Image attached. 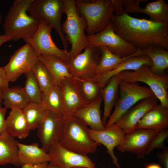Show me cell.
<instances>
[{
	"label": "cell",
	"mask_w": 168,
	"mask_h": 168,
	"mask_svg": "<svg viewBox=\"0 0 168 168\" xmlns=\"http://www.w3.org/2000/svg\"><path fill=\"white\" fill-rule=\"evenodd\" d=\"M110 22L115 33L137 50L152 45L168 49V24L133 17L127 13L114 14Z\"/></svg>",
	"instance_id": "obj_1"
},
{
	"label": "cell",
	"mask_w": 168,
	"mask_h": 168,
	"mask_svg": "<svg viewBox=\"0 0 168 168\" xmlns=\"http://www.w3.org/2000/svg\"><path fill=\"white\" fill-rule=\"evenodd\" d=\"M33 0H15L6 16L3 24L4 34L15 41L33 37L40 21L27 13Z\"/></svg>",
	"instance_id": "obj_2"
},
{
	"label": "cell",
	"mask_w": 168,
	"mask_h": 168,
	"mask_svg": "<svg viewBox=\"0 0 168 168\" xmlns=\"http://www.w3.org/2000/svg\"><path fill=\"white\" fill-rule=\"evenodd\" d=\"M63 12L67 17L62 25V29L68 43L71 45L69 51L70 60L88 46L87 35L84 33L87 25L84 18L77 12L75 0H63Z\"/></svg>",
	"instance_id": "obj_3"
},
{
	"label": "cell",
	"mask_w": 168,
	"mask_h": 168,
	"mask_svg": "<svg viewBox=\"0 0 168 168\" xmlns=\"http://www.w3.org/2000/svg\"><path fill=\"white\" fill-rule=\"evenodd\" d=\"M75 2L79 14L86 21V30L88 35L103 30L114 14L115 9L111 0H77Z\"/></svg>",
	"instance_id": "obj_4"
},
{
	"label": "cell",
	"mask_w": 168,
	"mask_h": 168,
	"mask_svg": "<svg viewBox=\"0 0 168 168\" xmlns=\"http://www.w3.org/2000/svg\"><path fill=\"white\" fill-rule=\"evenodd\" d=\"M87 126L73 116L65 119L59 142L65 147L76 153L86 155L94 153L100 144L90 138Z\"/></svg>",
	"instance_id": "obj_5"
},
{
	"label": "cell",
	"mask_w": 168,
	"mask_h": 168,
	"mask_svg": "<svg viewBox=\"0 0 168 168\" xmlns=\"http://www.w3.org/2000/svg\"><path fill=\"white\" fill-rule=\"evenodd\" d=\"M63 0H33L27 11L30 15L40 21H44L57 32L63 49L68 51V43L62 28Z\"/></svg>",
	"instance_id": "obj_6"
},
{
	"label": "cell",
	"mask_w": 168,
	"mask_h": 168,
	"mask_svg": "<svg viewBox=\"0 0 168 168\" xmlns=\"http://www.w3.org/2000/svg\"><path fill=\"white\" fill-rule=\"evenodd\" d=\"M150 66L144 65L135 70H128L118 74L120 81L133 83L141 82L149 86L163 106L168 107V75L159 76L153 73Z\"/></svg>",
	"instance_id": "obj_7"
},
{
	"label": "cell",
	"mask_w": 168,
	"mask_h": 168,
	"mask_svg": "<svg viewBox=\"0 0 168 168\" xmlns=\"http://www.w3.org/2000/svg\"><path fill=\"white\" fill-rule=\"evenodd\" d=\"M119 90V97L105 127L115 124L124 114L140 101L155 95L149 88L140 86L136 82L120 81Z\"/></svg>",
	"instance_id": "obj_8"
},
{
	"label": "cell",
	"mask_w": 168,
	"mask_h": 168,
	"mask_svg": "<svg viewBox=\"0 0 168 168\" xmlns=\"http://www.w3.org/2000/svg\"><path fill=\"white\" fill-rule=\"evenodd\" d=\"M88 45L105 46L113 53L121 58L133 55L137 49L124 40L114 32L111 22L102 31L87 35Z\"/></svg>",
	"instance_id": "obj_9"
},
{
	"label": "cell",
	"mask_w": 168,
	"mask_h": 168,
	"mask_svg": "<svg viewBox=\"0 0 168 168\" xmlns=\"http://www.w3.org/2000/svg\"><path fill=\"white\" fill-rule=\"evenodd\" d=\"M38 61L33 47L26 43L14 52L3 68L9 82H14L23 74L31 71Z\"/></svg>",
	"instance_id": "obj_10"
},
{
	"label": "cell",
	"mask_w": 168,
	"mask_h": 168,
	"mask_svg": "<svg viewBox=\"0 0 168 168\" xmlns=\"http://www.w3.org/2000/svg\"><path fill=\"white\" fill-rule=\"evenodd\" d=\"M52 27L46 22L40 21L39 25L34 35L23 40L30 44L36 54L55 56L67 63L69 61V52L59 48L53 42L51 35Z\"/></svg>",
	"instance_id": "obj_11"
},
{
	"label": "cell",
	"mask_w": 168,
	"mask_h": 168,
	"mask_svg": "<svg viewBox=\"0 0 168 168\" xmlns=\"http://www.w3.org/2000/svg\"><path fill=\"white\" fill-rule=\"evenodd\" d=\"M49 162L58 168H72L82 166L95 168L96 164L87 155L72 152L58 142L51 145L48 151Z\"/></svg>",
	"instance_id": "obj_12"
},
{
	"label": "cell",
	"mask_w": 168,
	"mask_h": 168,
	"mask_svg": "<svg viewBox=\"0 0 168 168\" xmlns=\"http://www.w3.org/2000/svg\"><path fill=\"white\" fill-rule=\"evenodd\" d=\"M100 55L99 47L88 45L83 53L67 63L71 74L77 78L93 77Z\"/></svg>",
	"instance_id": "obj_13"
},
{
	"label": "cell",
	"mask_w": 168,
	"mask_h": 168,
	"mask_svg": "<svg viewBox=\"0 0 168 168\" xmlns=\"http://www.w3.org/2000/svg\"><path fill=\"white\" fill-rule=\"evenodd\" d=\"M65 119L63 116L46 110L37 128V135L41 147L48 152L50 146L59 141Z\"/></svg>",
	"instance_id": "obj_14"
},
{
	"label": "cell",
	"mask_w": 168,
	"mask_h": 168,
	"mask_svg": "<svg viewBox=\"0 0 168 168\" xmlns=\"http://www.w3.org/2000/svg\"><path fill=\"white\" fill-rule=\"evenodd\" d=\"M88 135L96 142L102 144L107 148L113 163L118 168H121L118 163V158L115 155L114 148L122 143L125 135L122 128L115 124L101 130H95L88 128Z\"/></svg>",
	"instance_id": "obj_15"
},
{
	"label": "cell",
	"mask_w": 168,
	"mask_h": 168,
	"mask_svg": "<svg viewBox=\"0 0 168 168\" xmlns=\"http://www.w3.org/2000/svg\"><path fill=\"white\" fill-rule=\"evenodd\" d=\"M159 130L136 129L125 134L122 143L117 147L118 150L122 153L133 152L138 158H142L150 142Z\"/></svg>",
	"instance_id": "obj_16"
},
{
	"label": "cell",
	"mask_w": 168,
	"mask_h": 168,
	"mask_svg": "<svg viewBox=\"0 0 168 168\" xmlns=\"http://www.w3.org/2000/svg\"><path fill=\"white\" fill-rule=\"evenodd\" d=\"M127 13H142L148 15L150 20L158 23L168 24V4L164 0H157L148 3L144 8L140 2L147 0H123Z\"/></svg>",
	"instance_id": "obj_17"
},
{
	"label": "cell",
	"mask_w": 168,
	"mask_h": 168,
	"mask_svg": "<svg viewBox=\"0 0 168 168\" xmlns=\"http://www.w3.org/2000/svg\"><path fill=\"white\" fill-rule=\"evenodd\" d=\"M158 100L155 95L141 100L128 110L115 124L122 128L125 134L133 131L145 114L157 105Z\"/></svg>",
	"instance_id": "obj_18"
},
{
	"label": "cell",
	"mask_w": 168,
	"mask_h": 168,
	"mask_svg": "<svg viewBox=\"0 0 168 168\" xmlns=\"http://www.w3.org/2000/svg\"><path fill=\"white\" fill-rule=\"evenodd\" d=\"M60 86L63 105V116L65 119L72 117L76 111L87 104L82 99L74 77L63 80Z\"/></svg>",
	"instance_id": "obj_19"
},
{
	"label": "cell",
	"mask_w": 168,
	"mask_h": 168,
	"mask_svg": "<svg viewBox=\"0 0 168 168\" xmlns=\"http://www.w3.org/2000/svg\"><path fill=\"white\" fill-rule=\"evenodd\" d=\"M103 101L101 95L94 101L87 104L76 111L73 117L81 121L90 129L99 130L104 129L101 117L100 106Z\"/></svg>",
	"instance_id": "obj_20"
},
{
	"label": "cell",
	"mask_w": 168,
	"mask_h": 168,
	"mask_svg": "<svg viewBox=\"0 0 168 168\" xmlns=\"http://www.w3.org/2000/svg\"><path fill=\"white\" fill-rule=\"evenodd\" d=\"M168 127V107L160 104L148 111L139 120L136 129L160 130Z\"/></svg>",
	"instance_id": "obj_21"
},
{
	"label": "cell",
	"mask_w": 168,
	"mask_h": 168,
	"mask_svg": "<svg viewBox=\"0 0 168 168\" xmlns=\"http://www.w3.org/2000/svg\"><path fill=\"white\" fill-rule=\"evenodd\" d=\"M133 55L148 56L152 61L150 68L153 73L160 76L166 74V70L168 68V50L159 46L152 45L137 50Z\"/></svg>",
	"instance_id": "obj_22"
},
{
	"label": "cell",
	"mask_w": 168,
	"mask_h": 168,
	"mask_svg": "<svg viewBox=\"0 0 168 168\" xmlns=\"http://www.w3.org/2000/svg\"><path fill=\"white\" fill-rule=\"evenodd\" d=\"M145 64L150 67L152 65L151 59L148 56L141 55L131 57L123 62L113 70L92 78L99 82L103 88L113 76L123 71L137 70Z\"/></svg>",
	"instance_id": "obj_23"
},
{
	"label": "cell",
	"mask_w": 168,
	"mask_h": 168,
	"mask_svg": "<svg viewBox=\"0 0 168 168\" xmlns=\"http://www.w3.org/2000/svg\"><path fill=\"white\" fill-rule=\"evenodd\" d=\"M15 137L6 130L0 134V166H20L18 147Z\"/></svg>",
	"instance_id": "obj_24"
},
{
	"label": "cell",
	"mask_w": 168,
	"mask_h": 168,
	"mask_svg": "<svg viewBox=\"0 0 168 168\" xmlns=\"http://www.w3.org/2000/svg\"><path fill=\"white\" fill-rule=\"evenodd\" d=\"M18 157L20 166L25 164L35 165L49 162L48 153L37 142L29 145L18 142Z\"/></svg>",
	"instance_id": "obj_25"
},
{
	"label": "cell",
	"mask_w": 168,
	"mask_h": 168,
	"mask_svg": "<svg viewBox=\"0 0 168 168\" xmlns=\"http://www.w3.org/2000/svg\"><path fill=\"white\" fill-rule=\"evenodd\" d=\"M6 130L14 137L20 139L29 136L30 130L22 110L16 108L11 109L6 119Z\"/></svg>",
	"instance_id": "obj_26"
},
{
	"label": "cell",
	"mask_w": 168,
	"mask_h": 168,
	"mask_svg": "<svg viewBox=\"0 0 168 168\" xmlns=\"http://www.w3.org/2000/svg\"><path fill=\"white\" fill-rule=\"evenodd\" d=\"M38 58L49 70L56 85H60L63 80L73 77L70 73L67 63L58 57L42 54L39 55Z\"/></svg>",
	"instance_id": "obj_27"
},
{
	"label": "cell",
	"mask_w": 168,
	"mask_h": 168,
	"mask_svg": "<svg viewBox=\"0 0 168 168\" xmlns=\"http://www.w3.org/2000/svg\"><path fill=\"white\" fill-rule=\"evenodd\" d=\"M120 81L118 74L115 75L110 78L101 91L100 95L104 103L102 120L105 127L107 119L111 115L112 109L117 102L119 85Z\"/></svg>",
	"instance_id": "obj_28"
},
{
	"label": "cell",
	"mask_w": 168,
	"mask_h": 168,
	"mask_svg": "<svg viewBox=\"0 0 168 168\" xmlns=\"http://www.w3.org/2000/svg\"><path fill=\"white\" fill-rule=\"evenodd\" d=\"M98 47L100 55L94 76L113 70L126 60L131 57H134L130 56L121 58L112 53L106 46Z\"/></svg>",
	"instance_id": "obj_29"
},
{
	"label": "cell",
	"mask_w": 168,
	"mask_h": 168,
	"mask_svg": "<svg viewBox=\"0 0 168 168\" xmlns=\"http://www.w3.org/2000/svg\"><path fill=\"white\" fill-rule=\"evenodd\" d=\"M2 103L6 109L17 108L21 110L30 102L23 88L8 87L2 89Z\"/></svg>",
	"instance_id": "obj_30"
},
{
	"label": "cell",
	"mask_w": 168,
	"mask_h": 168,
	"mask_svg": "<svg viewBox=\"0 0 168 168\" xmlns=\"http://www.w3.org/2000/svg\"><path fill=\"white\" fill-rule=\"evenodd\" d=\"M74 78L80 96L86 103L94 101L100 95L102 88L99 82L93 78Z\"/></svg>",
	"instance_id": "obj_31"
},
{
	"label": "cell",
	"mask_w": 168,
	"mask_h": 168,
	"mask_svg": "<svg viewBox=\"0 0 168 168\" xmlns=\"http://www.w3.org/2000/svg\"><path fill=\"white\" fill-rule=\"evenodd\" d=\"M41 103L46 110L63 116V105L60 86L55 85L47 92L42 93Z\"/></svg>",
	"instance_id": "obj_32"
},
{
	"label": "cell",
	"mask_w": 168,
	"mask_h": 168,
	"mask_svg": "<svg viewBox=\"0 0 168 168\" xmlns=\"http://www.w3.org/2000/svg\"><path fill=\"white\" fill-rule=\"evenodd\" d=\"M34 74L43 93L47 92L56 85L50 72L46 66L38 60L33 68Z\"/></svg>",
	"instance_id": "obj_33"
},
{
	"label": "cell",
	"mask_w": 168,
	"mask_h": 168,
	"mask_svg": "<svg viewBox=\"0 0 168 168\" xmlns=\"http://www.w3.org/2000/svg\"><path fill=\"white\" fill-rule=\"evenodd\" d=\"M22 110L30 130L37 129L46 110L43 104L30 102Z\"/></svg>",
	"instance_id": "obj_34"
},
{
	"label": "cell",
	"mask_w": 168,
	"mask_h": 168,
	"mask_svg": "<svg viewBox=\"0 0 168 168\" xmlns=\"http://www.w3.org/2000/svg\"><path fill=\"white\" fill-rule=\"evenodd\" d=\"M26 80L23 90L30 102L41 103L42 92L32 71L26 74Z\"/></svg>",
	"instance_id": "obj_35"
},
{
	"label": "cell",
	"mask_w": 168,
	"mask_h": 168,
	"mask_svg": "<svg viewBox=\"0 0 168 168\" xmlns=\"http://www.w3.org/2000/svg\"><path fill=\"white\" fill-rule=\"evenodd\" d=\"M168 137V130L167 129L160 130L150 142L146 153L148 155L156 148L163 149L165 147V142Z\"/></svg>",
	"instance_id": "obj_36"
},
{
	"label": "cell",
	"mask_w": 168,
	"mask_h": 168,
	"mask_svg": "<svg viewBox=\"0 0 168 168\" xmlns=\"http://www.w3.org/2000/svg\"><path fill=\"white\" fill-rule=\"evenodd\" d=\"M159 162L165 168H168V149L165 148L164 150L160 152H157L156 154Z\"/></svg>",
	"instance_id": "obj_37"
},
{
	"label": "cell",
	"mask_w": 168,
	"mask_h": 168,
	"mask_svg": "<svg viewBox=\"0 0 168 168\" xmlns=\"http://www.w3.org/2000/svg\"><path fill=\"white\" fill-rule=\"evenodd\" d=\"M115 9L116 15H121L126 13L124 9L123 0H111Z\"/></svg>",
	"instance_id": "obj_38"
},
{
	"label": "cell",
	"mask_w": 168,
	"mask_h": 168,
	"mask_svg": "<svg viewBox=\"0 0 168 168\" xmlns=\"http://www.w3.org/2000/svg\"><path fill=\"white\" fill-rule=\"evenodd\" d=\"M9 81L2 67H0V87L2 89L8 88Z\"/></svg>",
	"instance_id": "obj_39"
},
{
	"label": "cell",
	"mask_w": 168,
	"mask_h": 168,
	"mask_svg": "<svg viewBox=\"0 0 168 168\" xmlns=\"http://www.w3.org/2000/svg\"><path fill=\"white\" fill-rule=\"evenodd\" d=\"M7 109L0 107V134L6 130V119L5 116Z\"/></svg>",
	"instance_id": "obj_40"
},
{
	"label": "cell",
	"mask_w": 168,
	"mask_h": 168,
	"mask_svg": "<svg viewBox=\"0 0 168 168\" xmlns=\"http://www.w3.org/2000/svg\"><path fill=\"white\" fill-rule=\"evenodd\" d=\"M48 164V162H45L34 165L25 164L21 167L22 168H45Z\"/></svg>",
	"instance_id": "obj_41"
},
{
	"label": "cell",
	"mask_w": 168,
	"mask_h": 168,
	"mask_svg": "<svg viewBox=\"0 0 168 168\" xmlns=\"http://www.w3.org/2000/svg\"><path fill=\"white\" fill-rule=\"evenodd\" d=\"M11 40L8 36L4 34L0 35V47L3 43L9 41Z\"/></svg>",
	"instance_id": "obj_42"
},
{
	"label": "cell",
	"mask_w": 168,
	"mask_h": 168,
	"mask_svg": "<svg viewBox=\"0 0 168 168\" xmlns=\"http://www.w3.org/2000/svg\"><path fill=\"white\" fill-rule=\"evenodd\" d=\"M145 168H162L161 166L156 163H151L147 165Z\"/></svg>",
	"instance_id": "obj_43"
},
{
	"label": "cell",
	"mask_w": 168,
	"mask_h": 168,
	"mask_svg": "<svg viewBox=\"0 0 168 168\" xmlns=\"http://www.w3.org/2000/svg\"><path fill=\"white\" fill-rule=\"evenodd\" d=\"M45 168H58L55 165L49 162Z\"/></svg>",
	"instance_id": "obj_44"
},
{
	"label": "cell",
	"mask_w": 168,
	"mask_h": 168,
	"mask_svg": "<svg viewBox=\"0 0 168 168\" xmlns=\"http://www.w3.org/2000/svg\"><path fill=\"white\" fill-rule=\"evenodd\" d=\"M2 89L0 87V107H2Z\"/></svg>",
	"instance_id": "obj_45"
},
{
	"label": "cell",
	"mask_w": 168,
	"mask_h": 168,
	"mask_svg": "<svg viewBox=\"0 0 168 168\" xmlns=\"http://www.w3.org/2000/svg\"><path fill=\"white\" fill-rule=\"evenodd\" d=\"M2 22V16L0 13V24Z\"/></svg>",
	"instance_id": "obj_46"
},
{
	"label": "cell",
	"mask_w": 168,
	"mask_h": 168,
	"mask_svg": "<svg viewBox=\"0 0 168 168\" xmlns=\"http://www.w3.org/2000/svg\"><path fill=\"white\" fill-rule=\"evenodd\" d=\"M72 168H86L84 167H82V166H76V167H73Z\"/></svg>",
	"instance_id": "obj_47"
}]
</instances>
